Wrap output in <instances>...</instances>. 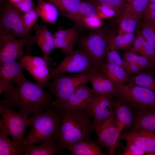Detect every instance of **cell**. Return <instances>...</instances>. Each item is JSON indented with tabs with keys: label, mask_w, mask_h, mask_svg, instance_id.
I'll use <instances>...</instances> for the list:
<instances>
[{
	"label": "cell",
	"mask_w": 155,
	"mask_h": 155,
	"mask_svg": "<svg viewBox=\"0 0 155 155\" xmlns=\"http://www.w3.org/2000/svg\"><path fill=\"white\" fill-rule=\"evenodd\" d=\"M16 86L4 92V98L0 104L12 107L16 106L20 112L27 116L52 107L53 94L44 88L29 81L25 77Z\"/></svg>",
	"instance_id": "1"
},
{
	"label": "cell",
	"mask_w": 155,
	"mask_h": 155,
	"mask_svg": "<svg viewBox=\"0 0 155 155\" xmlns=\"http://www.w3.org/2000/svg\"><path fill=\"white\" fill-rule=\"evenodd\" d=\"M55 108L62 115L56 143L63 151L70 144L90 139L91 116L86 110Z\"/></svg>",
	"instance_id": "2"
},
{
	"label": "cell",
	"mask_w": 155,
	"mask_h": 155,
	"mask_svg": "<svg viewBox=\"0 0 155 155\" xmlns=\"http://www.w3.org/2000/svg\"><path fill=\"white\" fill-rule=\"evenodd\" d=\"M29 119L31 127L25 138L26 146L49 138L57 142L62 121L60 113L51 107L35 113Z\"/></svg>",
	"instance_id": "3"
},
{
	"label": "cell",
	"mask_w": 155,
	"mask_h": 155,
	"mask_svg": "<svg viewBox=\"0 0 155 155\" xmlns=\"http://www.w3.org/2000/svg\"><path fill=\"white\" fill-rule=\"evenodd\" d=\"M0 131L10 136L16 145L24 153L26 147L24 135L30 126L28 117L11 107L0 104Z\"/></svg>",
	"instance_id": "4"
},
{
	"label": "cell",
	"mask_w": 155,
	"mask_h": 155,
	"mask_svg": "<svg viewBox=\"0 0 155 155\" xmlns=\"http://www.w3.org/2000/svg\"><path fill=\"white\" fill-rule=\"evenodd\" d=\"M0 30L24 40L26 42V55H29L34 43L33 36L26 29L23 21L22 13L8 1L3 3L1 7Z\"/></svg>",
	"instance_id": "5"
},
{
	"label": "cell",
	"mask_w": 155,
	"mask_h": 155,
	"mask_svg": "<svg viewBox=\"0 0 155 155\" xmlns=\"http://www.w3.org/2000/svg\"><path fill=\"white\" fill-rule=\"evenodd\" d=\"M92 72L67 75H59L53 78L52 81H48L46 87L55 98L52 106L57 108L64 104L78 86L88 81Z\"/></svg>",
	"instance_id": "6"
},
{
	"label": "cell",
	"mask_w": 155,
	"mask_h": 155,
	"mask_svg": "<svg viewBox=\"0 0 155 155\" xmlns=\"http://www.w3.org/2000/svg\"><path fill=\"white\" fill-rule=\"evenodd\" d=\"M113 97L138 110L155 106V91L131 83L115 85Z\"/></svg>",
	"instance_id": "7"
},
{
	"label": "cell",
	"mask_w": 155,
	"mask_h": 155,
	"mask_svg": "<svg viewBox=\"0 0 155 155\" xmlns=\"http://www.w3.org/2000/svg\"><path fill=\"white\" fill-rule=\"evenodd\" d=\"M79 45L80 50L88 57L95 68L98 69L105 59L108 39L102 33L96 32L82 38Z\"/></svg>",
	"instance_id": "8"
},
{
	"label": "cell",
	"mask_w": 155,
	"mask_h": 155,
	"mask_svg": "<svg viewBox=\"0 0 155 155\" xmlns=\"http://www.w3.org/2000/svg\"><path fill=\"white\" fill-rule=\"evenodd\" d=\"M49 69L53 78L62 73H89L96 69L88 57L81 50H77L66 54L56 68Z\"/></svg>",
	"instance_id": "9"
},
{
	"label": "cell",
	"mask_w": 155,
	"mask_h": 155,
	"mask_svg": "<svg viewBox=\"0 0 155 155\" xmlns=\"http://www.w3.org/2000/svg\"><path fill=\"white\" fill-rule=\"evenodd\" d=\"M91 129L96 134V141L101 147L107 149L110 155H113L119 139L115 116L102 122H91Z\"/></svg>",
	"instance_id": "10"
},
{
	"label": "cell",
	"mask_w": 155,
	"mask_h": 155,
	"mask_svg": "<svg viewBox=\"0 0 155 155\" xmlns=\"http://www.w3.org/2000/svg\"><path fill=\"white\" fill-rule=\"evenodd\" d=\"M23 69L32 75L41 88L46 87L47 82L51 79L50 67L43 57L25 55L19 61Z\"/></svg>",
	"instance_id": "11"
},
{
	"label": "cell",
	"mask_w": 155,
	"mask_h": 155,
	"mask_svg": "<svg viewBox=\"0 0 155 155\" xmlns=\"http://www.w3.org/2000/svg\"><path fill=\"white\" fill-rule=\"evenodd\" d=\"M94 118L93 121L102 122L115 115L113 97L109 95H96L90 100L86 109Z\"/></svg>",
	"instance_id": "12"
},
{
	"label": "cell",
	"mask_w": 155,
	"mask_h": 155,
	"mask_svg": "<svg viewBox=\"0 0 155 155\" xmlns=\"http://www.w3.org/2000/svg\"><path fill=\"white\" fill-rule=\"evenodd\" d=\"M26 45L24 40L0 30V64L23 57Z\"/></svg>",
	"instance_id": "13"
},
{
	"label": "cell",
	"mask_w": 155,
	"mask_h": 155,
	"mask_svg": "<svg viewBox=\"0 0 155 155\" xmlns=\"http://www.w3.org/2000/svg\"><path fill=\"white\" fill-rule=\"evenodd\" d=\"M23 68L20 61L15 60L7 61L0 64V94L15 86L25 76Z\"/></svg>",
	"instance_id": "14"
},
{
	"label": "cell",
	"mask_w": 155,
	"mask_h": 155,
	"mask_svg": "<svg viewBox=\"0 0 155 155\" xmlns=\"http://www.w3.org/2000/svg\"><path fill=\"white\" fill-rule=\"evenodd\" d=\"M33 30L35 32L33 40L41 50L43 57L47 62L50 68L55 64L50 57V54L55 49L54 38L53 35L48 30L45 22L36 24Z\"/></svg>",
	"instance_id": "15"
},
{
	"label": "cell",
	"mask_w": 155,
	"mask_h": 155,
	"mask_svg": "<svg viewBox=\"0 0 155 155\" xmlns=\"http://www.w3.org/2000/svg\"><path fill=\"white\" fill-rule=\"evenodd\" d=\"M119 138L132 142L147 155H155V132L134 131L121 133Z\"/></svg>",
	"instance_id": "16"
},
{
	"label": "cell",
	"mask_w": 155,
	"mask_h": 155,
	"mask_svg": "<svg viewBox=\"0 0 155 155\" xmlns=\"http://www.w3.org/2000/svg\"><path fill=\"white\" fill-rule=\"evenodd\" d=\"M92 89L85 84L78 86L70 98L63 104L56 108L86 110L89 102L94 95Z\"/></svg>",
	"instance_id": "17"
},
{
	"label": "cell",
	"mask_w": 155,
	"mask_h": 155,
	"mask_svg": "<svg viewBox=\"0 0 155 155\" xmlns=\"http://www.w3.org/2000/svg\"><path fill=\"white\" fill-rule=\"evenodd\" d=\"M132 126V131L155 132V106L138 110Z\"/></svg>",
	"instance_id": "18"
},
{
	"label": "cell",
	"mask_w": 155,
	"mask_h": 155,
	"mask_svg": "<svg viewBox=\"0 0 155 155\" xmlns=\"http://www.w3.org/2000/svg\"><path fill=\"white\" fill-rule=\"evenodd\" d=\"M88 81L92 86V89L95 94L109 95L113 96L115 85L106 77L99 68L91 73Z\"/></svg>",
	"instance_id": "19"
},
{
	"label": "cell",
	"mask_w": 155,
	"mask_h": 155,
	"mask_svg": "<svg viewBox=\"0 0 155 155\" xmlns=\"http://www.w3.org/2000/svg\"><path fill=\"white\" fill-rule=\"evenodd\" d=\"M113 99L115 110V118L119 138L123 131L132 125L133 120L132 112L128 105L117 99H115L114 98Z\"/></svg>",
	"instance_id": "20"
},
{
	"label": "cell",
	"mask_w": 155,
	"mask_h": 155,
	"mask_svg": "<svg viewBox=\"0 0 155 155\" xmlns=\"http://www.w3.org/2000/svg\"><path fill=\"white\" fill-rule=\"evenodd\" d=\"M66 148L71 152V155H106L102 152L98 143L90 139L71 144Z\"/></svg>",
	"instance_id": "21"
},
{
	"label": "cell",
	"mask_w": 155,
	"mask_h": 155,
	"mask_svg": "<svg viewBox=\"0 0 155 155\" xmlns=\"http://www.w3.org/2000/svg\"><path fill=\"white\" fill-rule=\"evenodd\" d=\"M42 142L40 145L27 146L24 153V155H55L63 153V151L58 146L55 140L49 138Z\"/></svg>",
	"instance_id": "22"
},
{
	"label": "cell",
	"mask_w": 155,
	"mask_h": 155,
	"mask_svg": "<svg viewBox=\"0 0 155 155\" xmlns=\"http://www.w3.org/2000/svg\"><path fill=\"white\" fill-rule=\"evenodd\" d=\"M99 69L115 85L125 84L129 76L128 74L121 67L105 61Z\"/></svg>",
	"instance_id": "23"
},
{
	"label": "cell",
	"mask_w": 155,
	"mask_h": 155,
	"mask_svg": "<svg viewBox=\"0 0 155 155\" xmlns=\"http://www.w3.org/2000/svg\"><path fill=\"white\" fill-rule=\"evenodd\" d=\"M36 11L39 17L44 22L55 24L59 15L56 7L44 0H37Z\"/></svg>",
	"instance_id": "24"
},
{
	"label": "cell",
	"mask_w": 155,
	"mask_h": 155,
	"mask_svg": "<svg viewBox=\"0 0 155 155\" xmlns=\"http://www.w3.org/2000/svg\"><path fill=\"white\" fill-rule=\"evenodd\" d=\"M155 72L142 70L129 76L125 83H131L136 85L149 88L155 91Z\"/></svg>",
	"instance_id": "25"
},
{
	"label": "cell",
	"mask_w": 155,
	"mask_h": 155,
	"mask_svg": "<svg viewBox=\"0 0 155 155\" xmlns=\"http://www.w3.org/2000/svg\"><path fill=\"white\" fill-rule=\"evenodd\" d=\"M59 10L61 15L72 20L77 12L81 0H44Z\"/></svg>",
	"instance_id": "26"
},
{
	"label": "cell",
	"mask_w": 155,
	"mask_h": 155,
	"mask_svg": "<svg viewBox=\"0 0 155 155\" xmlns=\"http://www.w3.org/2000/svg\"><path fill=\"white\" fill-rule=\"evenodd\" d=\"M135 38L134 33L111 36L108 39L107 51L128 49L132 45Z\"/></svg>",
	"instance_id": "27"
},
{
	"label": "cell",
	"mask_w": 155,
	"mask_h": 155,
	"mask_svg": "<svg viewBox=\"0 0 155 155\" xmlns=\"http://www.w3.org/2000/svg\"><path fill=\"white\" fill-rule=\"evenodd\" d=\"M141 17L123 8L118 18L121 33H134L137 22Z\"/></svg>",
	"instance_id": "28"
},
{
	"label": "cell",
	"mask_w": 155,
	"mask_h": 155,
	"mask_svg": "<svg viewBox=\"0 0 155 155\" xmlns=\"http://www.w3.org/2000/svg\"><path fill=\"white\" fill-rule=\"evenodd\" d=\"M123 60L126 62L135 63L142 70L154 71L155 68L150 61L145 57L139 56L135 53L127 51L122 54Z\"/></svg>",
	"instance_id": "29"
},
{
	"label": "cell",
	"mask_w": 155,
	"mask_h": 155,
	"mask_svg": "<svg viewBox=\"0 0 155 155\" xmlns=\"http://www.w3.org/2000/svg\"><path fill=\"white\" fill-rule=\"evenodd\" d=\"M96 14H97V9L94 3L81 1L78 11L71 20L77 24L82 26V20L84 18Z\"/></svg>",
	"instance_id": "30"
},
{
	"label": "cell",
	"mask_w": 155,
	"mask_h": 155,
	"mask_svg": "<svg viewBox=\"0 0 155 155\" xmlns=\"http://www.w3.org/2000/svg\"><path fill=\"white\" fill-rule=\"evenodd\" d=\"M8 136L0 131V155H20L24 153Z\"/></svg>",
	"instance_id": "31"
},
{
	"label": "cell",
	"mask_w": 155,
	"mask_h": 155,
	"mask_svg": "<svg viewBox=\"0 0 155 155\" xmlns=\"http://www.w3.org/2000/svg\"><path fill=\"white\" fill-rule=\"evenodd\" d=\"M54 38L55 49L61 48L66 54L73 51L74 45L78 41V35L66 39Z\"/></svg>",
	"instance_id": "32"
},
{
	"label": "cell",
	"mask_w": 155,
	"mask_h": 155,
	"mask_svg": "<svg viewBox=\"0 0 155 155\" xmlns=\"http://www.w3.org/2000/svg\"><path fill=\"white\" fill-rule=\"evenodd\" d=\"M140 31L146 40L155 48V28L152 22L144 21Z\"/></svg>",
	"instance_id": "33"
},
{
	"label": "cell",
	"mask_w": 155,
	"mask_h": 155,
	"mask_svg": "<svg viewBox=\"0 0 155 155\" xmlns=\"http://www.w3.org/2000/svg\"><path fill=\"white\" fill-rule=\"evenodd\" d=\"M150 0H133L124 6L123 8L141 17Z\"/></svg>",
	"instance_id": "34"
},
{
	"label": "cell",
	"mask_w": 155,
	"mask_h": 155,
	"mask_svg": "<svg viewBox=\"0 0 155 155\" xmlns=\"http://www.w3.org/2000/svg\"><path fill=\"white\" fill-rule=\"evenodd\" d=\"M22 16L24 25L29 32L39 17L36 9L22 13Z\"/></svg>",
	"instance_id": "35"
},
{
	"label": "cell",
	"mask_w": 155,
	"mask_h": 155,
	"mask_svg": "<svg viewBox=\"0 0 155 155\" xmlns=\"http://www.w3.org/2000/svg\"><path fill=\"white\" fill-rule=\"evenodd\" d=\"M104 61L113 63L124 69L125 61L117 51H107Z\"/></svg>",
	"instance_id": "36"
},
{
	"label": "cell",
	"mask_w": 155,
	"mask_h": 155,
	"mask_svg": "<svg viewBox=\"0 0 155 155\" xmlns=\"http://www.w3.org/2000/svg\"><path fill=\"white\" fill-rule=\"evenodd\" d=\"M140 54L148 59L155 68V48L146 40Z\"/></svg>",
	"instance_id": "37"
},
{
	"label": "cell",
	"mask_w": 155,
	"mask_h": 155,
	"mask_svg": "<svg viewBox=\"0 0 155 155\" xmlns=\"http://www.w3.org/2000/svg\"><path fill=\"white\" fill-rule=\"evenodd\" d=\"M146 40L140 31L138 32L131 46L127 51L140 53L142 50Z\"/></svg>",
	"instance_id": "38"
},
{
	"label": "cell",
	"mask_w": 155,
	"mask_h": 155,
	"mask_svg": "<svg viewBox=\"0 0 155 155\" xmlns=\"http://www.w3.org/2000/svg\"><path fill=\"white\" fill-rule=\"evenodd\" d=\"M12 4L17 10L22 13L36 9V7L32 0H22L18 3Z\"/></svg>",
	"instance_id": "39"
},
{
	"label": "cell",
	"mask_w": 155,
	"mask_h": 155,
	"mask_svg": "<svg viewBox=\"0 0 155 155\" xmlns=\"http://www.w3.org/2000/svg\"><path fill=\"white\" fill-rule=\"evenodd\" d=\"M101 18L97 15L86 17L82 20V25H84L91 29H96L101 24Z\"/></svg>",
	"instance_id": "40"
},
{
	"label": "cell",
	"mask_w": 155,
	"mask_h": 155,
	"mask_svg": "<svg viewBox=\"0 0 155 155\" xmlns=\"http://www.w3.org/2000/svg\"><path fill=\"white\" fill-rule=\"evenodd\" d=\"M93 3L96 5L97 14L101 18H110L115 15V11L112 8L97 3Z\"/></svg>",
	"instance_id": "41"
},
{
	"label": "cell",
	"mask_w": 155,
	"mask_h": 155,
	"mask_svg": "<svg viewBox=\"0 0 155 155\" xmlns=\"http://www.w3.org/2000/svg\"><path fill=\"white\" fill-rule=\"evenodd\" d=\"M144 21L152 22L155 21V3L149 1L142 15Z\"/></svg>",
	"instance_id": "42"
},
{
	"label": "cell",
	"mask_w": 155,
	"mask_h": 155,
	"mask_svg": "<svg viewBox=\"0 0 155 155\" xmlns=\"http://www.w3.org/2000/svg\"><path fill=\"white\" fill-rule=\"evenodd\" d=\"M127 144L123 155H142L145 152L132 142L126 140Z\"/></svg>",
	"instance_id": "43"
},
{
	"label": "cell",
	"mask_w": 155,
	"mask_h": 155,
	"mask_svg": "<svg viewBox=\"0 0 155 155\" xmlns=\"http://www.w3.org/2000/svg\"><path fill=\"white\" fill-rule=\"evenodd\" d=\"M75 29L73 28L59 30L53 35L54 38L61 39H66L77 36Z\"/></svg>",
	"instance_id": "44"
},
{
	"label": "cell",
	"mask_w": 155,
	"mask_h": 155,
	"mask_svg": "<svg viewBox=\"0 0 155 155\" xmlns=\"http://www.w3.org/2000/svg\"><path fill=\"white\" fill-rule=\"evenodd\" d=\"M95 3L109 7L115 11V10L121 6L123 3V0H92L90 2Z\"/></svg>",
	"instance_id": "45"
},
{
	"label": "cell",
	"mask_w": 155,
	"mask_h": 155,
	"mask_svg": "<svg viewBox=\"0 0 155 155\" xmlns=\"http://www.w3.org/2000/svg\"><path fill=\"white\" fill-rule=\"evenodd\" d=\"M125 62L124 70L129 75H134L142 71L137 65L135 63L125 61Z\"/></svg>",
	"instance_id": "46"
},
{
	"label": "cell",
	"mask_w": 155,
	"mask_h": 155,
	"mask_svg": "<svg viewBox=\"0 0 155 155\" xmlns=\"http://www.w3.org/2000/svg\"><path fill=\"white\" fill-rule=\"evenodd\" d=\"M9 2L12 4L18 3L22 0H7Z\"/></svg>",
	"instance_id": "47"
},
{
	"label": "cell",
	"mask_w": 155,
	"mask_h": 155,
	"mask_svg": "<svg viewBox=\"0 0 155 155\" xmlns=\"http://www.w3.org/2000/svg\"><path fill=\"white\" fill-rule=\"evenodd\" d=\"M152 23L153 26L155 28V21L152 22Z\"/></svg>",
	"instance_id": "48"
},
{
	"label": "cell",
	"mask_w": 155,
	"mask_h": 155,
	"mask_svg": "<svg viewBox=\"0 0 155 155\" xmlns=\"http://www.w3.org/2000/svg\"><path fill=\"white\" fill-rule=\"evenodd\" d=\"M150 1L153 3H155V0H150Z\"/></svg>",
	"instance_id": "49"
},
{
	"label": "cell",
	"mask_w": 155,
	"mask_h": 155,
	"mask_svg": "<svg viewBox=\"0 0 155 155\" xmlns=\"http://www.w3.org/2000/svg\"><path fill=\"white\" fill-rule=\"evenodd\" d=\"M128 2V3L131 2H132L133 0H126Z\"/></svg>",
	"instance_id": "50"
},
{
	"label": "cell",
	"mask_w": 155,
	"mask_h": 155,
	"mask_svg": "<svg viewBox=\"0 0 155 155\" xmlns=\"http://www.w3.org/2000/svg\"><path fill=\"white\" fill-rule=\"evenodd\" d=\"M92 0H89L88 1H91Z\"/></svg>",
	"instance_id": "51"
},
{
	"label": "cell",
	"mask_w": 155,
	"mask_h": 155,
	"mask_svg": "<svg viewBox=\"0 0 155 155\" xmlns=\"http://www.w3.org/2000/svg\"><path fill=\"white\" fill-rule=\"evenodd\" d=\"M89 0H88V1H89Z\"/></svg>",
	"instance_id": "52"
}]
</instances>
